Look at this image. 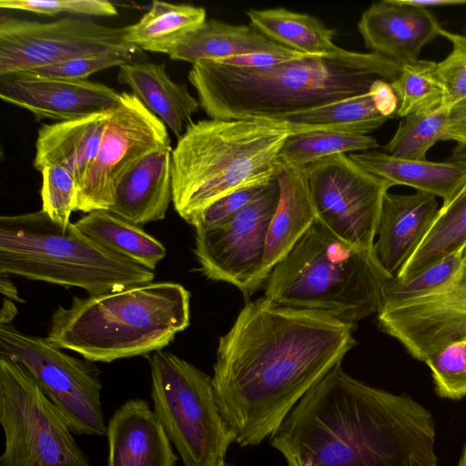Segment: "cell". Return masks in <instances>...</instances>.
<instances>
[{"mask_svg": "<svg viewBox=\"0 0 466 466\" xmlns=\"http://www.w3.org/2000/svg\"><path fill=\"white\" fill-rule=\"evenodd\" d=\"M303 55L304 54L299 52L294 54L253 53L234 56L215 61L233 66L266 67Z\"/></svg>", "mask_w": 466, "mask_h": 466, "instance_id": "cell-41", "label": "cell"}, {"mask_svg": "<svg viewBox=\"0 0 466 466\" xmlns=\"http://www.w3.org/2000/svg\"><path fill=\"white\" fill-rule=\"evenodd\" d=\"M379 147L368 135L332 130H315L290 135L279 154L278 162L298 167L309 166L326 157Z\"/></svg>", "mask_w": 466, "mask_h": 466, "instance_id": "cell-31", "label": "cell"}, {"mask_svg": "<svg viewBox=\"0 0 466 466\" xmlns=\"http://www.w3.org/2000/svg\"><path fill=\"white\" fill-rule=\"evenodd\" d=\"M246 15L250 25L291 50L310 56H337L346 51L334 44L335 31L309 15L283 7L250 9Z\"/></svg>", "mask_w": 466, "mask_h": 466, "instance_id": "cell-26", "label": "cell"}, {"mask_svg": "<svg viewBox=\"0 0 466 466\" xmlns=\"http://www.w3.org/2000/svg\"><path fill=\"white\" fill-rule=\"evenodd\" d=\"M448 109L442 106L406 116L384 150L395 157L427 160L428 150L444 140Z\"/></svg>", "mask_w": 466, "mask_h": 466, "instance_id": "cell-33", "label": "cell"}, {"mask_svg": "<svg viewBox=\"0 0 466 466\" xmlns=\"http://www.w3.org/2000/svg\"><path fill=\"white\" fill-rule=\"evenodd\" d=\"M217 466H228V465L224 461L220 462L219 464H218Z\"/></svg>", "mask_w": 466, "mask_h": 466, "instance_id": "cell-50", "label": "cell"}, {"mask_svg": "<svg viewBox=\"0 0 466 466\" xmlns=\"http://www.w3.org/2000/svg\"><path fill=\"white\" fill-rule=\"evenodd\" d=\"M279 192L275 177L261 198L231 218L213 228L196 229L194 252L207 278L230 283L246 296L258 289Z\"/></svg>", "mask_w": 466, "mask_h": 466, "instance_id": "cell-14", "label": "cell"}, {"mask_svg": "<svg viewBox=\"0 0 466 466\" xmlns=\"http://www.w3.org/2000/svg\"><path fill=\"white\" fill-rule=\"evenodd\" d=\"M117 80L129 86L153 114L178 139L191 123V116L200 107L184 84L174 82L165 63L129 62L119 67Z\"/></svg>", "mask_w": 466, "mask_h": 466, "instance_id": "cell-23", "label": "cell"}, {"mask_svg": "<svg viewBox=\"0 0 466 466\" xmlns=\"http://www.w3.org/2000/svg\"><path fill=\"white\" fill-rule=\"evenodd\" d=\"M0 355L21 364L59 410L73 433L106 436L99 369L68 355L47 338L0 325Z\"/></svg>", "mask_w": 466, "mask_h": 466, "instance_id": "cell-10", "label": "cell"}, {"mask_svg": "<svg viewBox=\"0 0 466 466\" xmlns=\"http://www.w3.org/2000/svg\"><path fill=\"white\" fill-rule=\"evenodd\" d=\"M137 51L126 41L123 27L103 25L90 17L47 23L10 16L0 20V76L80 57L119 55L132 60Z\"/></svg>", "mask_w": 466, "mask_h": 466, "instance_id": "cell-11", "label": "cell"}, {"mask_svg": "<svg viewBox=\"0 0 466 466\" xmlns=\"http://www.w3.org/2000/svg\"><path fill=\"white\" fill-rule=\"evenodd\" d=\"M465 254L466 246L406 281L390 279L384 286L380 308L413 299L446 283L460 270Z\"/></svg>", "mask_w": 466, "mask_h": 466, "instance_id": "cell-34", "label": "cell"}, {"mask_svg": "<svg viewBox=\"0 0 466 466\" xmlns=\"http://www.w3.org/2000/svg\"><path fill=\"white\" fill-rule=\"evenodd\" d=\"M17 314V309L14 301L4 298L3 306L0 311V325H11Z\"/></svg>", "mask_w": 466, "mask_h": 466, "instance_id": "cell-46", "label": "cell"}, {"mask_svg": "<svg viewBox=\"0 0 466 466\" xmlns=\"http://www.w3.org/2000/svg\"><path fill=\"white\" fill-rule=\"evenodd\" d=\"M74 224L102 247L151 270L166 256L160 241L109 210H93Z\"/></svg>", "mask_w": 466, "mask_h": 466, "instance_id": "cell-28", "label": "cell"}, {"mask_svg": "<svg viewBox=\"0 0 466 466\" xmlns=\"http://www.w3.org/2000/svg\"><path fill=\"white\" fill-rule=\"evenodd\" d=\"M106 466H175L178 457L162 424L142 399L127 400L107 424Z\"/></svg>", "mask_w": 466, "mask_h": 466, "instance_id": "cell-19", "label": "cell"}, {"mask_svg": "<svg viewBox=\"0 0 466 466\" xmlns=\"http://www.w3.org/2000/svg\"><path fill=\"white\" fill-rule=\"evenodd\" d=\"M109 117L106 112L44 124L38 130L33 165L42 171L56 166L69 172L79 187L95 160Z\"/></svg>", "mask_w": 466, "mask_h": 466, "instance_id": "cell-21", "label": "cell"}, {"mask_svg": "<svg viewBox=\"0 0 466 466\" xmlns=\"http://www.w3.org/2000/svg\"><path fill=\"white\" fill-rule=\"evenodd\" d=\"M382 331L416 360L425 361L446 344L466 336V273L413 299L377 313Z\"/></svg>", "mask_w": 466, "mask_h": 466, "instance_id": "cell-15", "label": "cell"}, {"mask_svg": "<svg viewBox=\"0 0 466 466\" xmlns=\"http://www.w3.org/2000/svg\"><path fill=\"white\" fill-rule=\"evenodd\" d=\"M448 161L458 165L466 173V144L457 143V146L453 149L452 155L451 156V157L449 158ZM464 191H466V180H465L463 187H461V189L460 190V192L457 194V196L455 198H457L459 195H461Z\"/></svg>", "mask_w": 466, "mask_h": 466, "instance_id": "cell-45", "label": "cell"}, {"mask_svg": "<svg viewBox=\"0 0 466 466\" xmlns=\"http://www.w3.org/2000/svg\"><path fill=\"white\" fill-rule=\"evenodd\" d=\"M466 246V191L440 210L422 241L395 279L406 281Z\"/></svg>", "mask_w": 466, "mask_h": 466, "instance_id": "cell-30", "label": "cell"}, {"mask_svg": "<svg viewBox=\"0 0 466 466\" xmlns=\"http://www.w3.org/2000/svg\"><path fill=\"white\" fill-rule=\"evenodd\" d=\"M170 142L166 125L155 114L132 93H120L109 109L98 153L79 187L76 210H108L125 174Z\"/></svg>", "mask_w": 466, "mask_h": 466, "instance_id": "cell-13", "label": "cell"}, {"mask_svg": "<svg viewBox=\"0 0 466 466\" xmlns=\"http://www.w3.org/2000/svg\"><path fill=\"white\" fill-rule=\"evenodd\" d=\"M400 69L383 56L346 50L266 67L202 60L192 65L188 80L209 118L274 120L366 94L376 80L393 82Z\"/></svg>", "mask_w": 466, "mask_h": 466, "instance_id": "cell-3", "label": "cell"}, {"mask_svg": "<svg viewBox=\"0 0 466 466\" xmlns=\"http://www.w3.org/2000/svg\"><path fill=\"white\" fill-rule=\"evenodd\" d=\"M201 6L154 1L135 24L123 27L126 41L139 50L170 55L206 21Z\"/></svg>", "mask_w": 466, "mask_h": 466, "instance_id": "cell-27", "label": "cell"}, {"mask_svg": "<svg viewBox=\"0 0 466 466\" xmlns=\"http://www.w3.org/2000/svg\"><path fill=\"white\" fill-rule=\"evenodd\" d=\"M390 86L398 98L396 113L400 116L444 106V90L435 62L417 59L401 64L400 73Z\"/></svg>", "mask_w": 466, "mask_h": 466, "instance_id": "cell-32", "label": "cell"}, {"mask_svg": "<svg viewBox=\"0 0 466 466\" xmlns=\"http://www.w3.org/2000/svg\"><path fill=\"white\" fill-rule=\"evenodd\" d=\"M358 28L371 53L400 64L417 60L424 46L441 30L428 9L401 0L374 2L362 13Z\"/></svg>", "mask_w": 466, "mask_h": 466, "instance_id": "cell-17", "label": "cell"}, {"mask_svg": "<svg viewBox=\"0 0 466 466\" xmlns=\"http://www.w3.org/2000/svg\"><path fill=\"white\" fill-rule=\"evenodd\" d=\"M0 275H15L89 296L151 282V270L102 247L73 223L63 227L39 210L0 218Z\"/></svg>", "mask_w": 466, "mask_h": 466, "instance_id": "cell-7", "label": "cell"}, {"mask_svg": "<svg viewBox=\"0 0 466 466\" xmlns=\"http://www.w3.org/2000/svg\"><path fill=\"white\" fill-rule=\"evenodd\" d=\"M356 324L328 313L248 302L219 338L212 384L234 442L260 444L356 344Z\"/></svg>", "mask_w": 466, "mask_h": 466, "instance_id": "cell-1", "label": "cell"}, {"mask_svg": "<svg viewBox=\"0 0 466 466\" xmlns=\"http://www.w3.org/2000/svg\"><path fill=\"white\" fill-rule=\"evenodd\" d=\"M460 271L466 273V254H465V256L463 258L462 265H461V267L460 268Z\"/></svg>", "mask_w": 466, "mask_h": 466, "instance_id": "cell-49", "label": "cell"}, {"mask_svg": "<svg viewBox=\"0 0 466 466\" xmlns=\"http://www.w3.org/2000/svg\"><path fill=\"white\" fill-rule=\"evenodd\" d=\"M172 151L153 150L127 171L108 210L137 226L162 220L172 201Z\"/></svg>", "mask_w": 466, "mask_h": 466, "instance_id": "cell-20", "label": "cell"}, {"mask_svg": "<svg viewBox=\"0 0 466 466\" xmlns=\"http://www.w3.org/2000/svg\"><path fill=\"white\" fill-rule=\"evenodd\" d=\"M0 291L5 296L13 301L24 302L19 297L18 291L15 284L10 280L7 275H0Z\"/></svg>", "mask_w": 466, "mask_h": 466, "instance_id": "cell-47", "label": "cell"}, {"mask_svg": "<svg viewBox=\"0 0 466 466\" xmlns=\"http://www.w3.org/2000/svg\"><path fill=\"white\" fill-rule=\"evenodd\" d=\"M275 177L279 185V199L268 228L258 289L264 284L274 266L316 221L304 167L278 162Z\"/></svg>", "mask_w": 466, "mask_h": 466, "instance_id": "cell-22", "label": "cell"}, {"mask_svg": "<svg viewBox=\"0 0 466 466\" xmlns=\"http://www.w3.org/2000/svg\"><path fill=\"white\" fill-rule=\"evenodd\" d=\"M0 7L45 15H55L60 13L86 17L117 15L116 6L106 0H1Z\"/></svg>", "mask_w": 466, "mask_h": 466, "instance_id": "cell-38", "label": "cell"}, {"mask_svg": "<svg viewBox=\"0 0 466 466\" xmlns=\"http://www.w3.org/2000/svg\"><path fill=\"white\" fill-rule=\"evenodd\" d=\"M404 4L425 8L466 5V0H401Z\"/></svg>", "mask_w": 466, "mask_h": 466, "instance_id": "cell-44", "label": "cell"}, {"mask_svg": "<svg viewBox=\"0 0 466 466\" xmlns=\"http://www.w3.org/2000/svg\"><path fill=\"white\" fill-rule=\"evenodd\" d=\"M444 140L466 144V97L449 107Z\"/></svg>", "mask_w": 466, "mask_h": 466, "instance_id": "cell-43", "label": "cell"}, {"mask_svg": "<svg viewBox=\"0 0 466 466\" xmlns=\"http://www.w3.org/2000/svg\"><path fill=\"white\" fill-rule=\"evenodd\" d=\"M390 279L373 251L343 241L316 220L274 266L263 297L279 306L318 310L357 324L378 313Z\"/></svg>", "mask_w": 466, "mask_h": 466, "instance_id": "cell-6", "label": "cell"}, {"mask_svg": "<svg viewBox=\"0 0 466 466\" xmlns=\"http://www.w3.org/2000/svg\"><path fill=\"white\" fill-rule=\"evenodd\" d=\"M270 182L238 190L217 200L197 216L190 225L195 229H205L223 223L261 198L268 189Z\"/></svg>", "mask_w": 466, "mask_h": 466, "instance_id": "cell-39", "label": "cell"}, {"mask_svg": "<svg viewBox=\"0 0 466 466\" xmlns=\"http://www.w3.org/2000/svg\"><path fill=\"white\" fill-rule=\"evenodd\" d=\"M120 93L97 82L41 76L27 71L0 76V97L37 121L74 120L110 109Z\"/></svg>", "mask_w": 466, "mask_h": 466, "instance_id": "cell-16", "label": "cell"}, {"mask_svg": "<svg viewBox=\"0 0 466 466\" xmlns=\"http://www.w3.org/2000/svg\"><path fill=\"white\" fill-rule=\"evenodd\" d=\"M190 322V293L163 281L133 285L86 298L53 312L48 340L92 362L162 350Z\"/></svg>", "mask_w": 466, "mask_h": 466, "instance_id": "cell-4", "label": "cell"}, {"mask_svg": "<svg viewBox=\"0 0 466 466\" xmlns=\"http://www.w3.org/2000/svg\"><path fill=\"white\" fill-rule=\"evenodd\" d=\"M387 119L378 112L370 94L366 93L274 120L286 123L292 134L332 130L367 135L380 127Z\"/></svg>", "mask_w": 466, "mask_h": 466, "instance_id": "cell-29", "label": "cell"}, {"mask_svg": "<svg viewBox=\"0 0 466 466\" xmlns=\"http://www.w3.org/2000/svg\"><path fill=\"white\" fill-rule=\"evenodd\" d=\"M368 93L381 116L389 118L397 112L398 98L390 83L381 79L376 80Z\"/></svg>", "mask_w": 466, "mask_h": 466, "instance_id": "cell-42", "label": "cell"}, {"mask_svg": "<svg viewBox=\"0 0 466 466\" xmlns=\"http://www.w3.org/2000/svg\"><path fill=\"white\" fill-rule=\"evenodd\" d=\"M253 53L298 52L270 40L252 25L206 20L177 46L169 57L193 65L202 60H220Z\"/></svg>", "mask_w": 466, "mask_h": 466, "instance_id": "cell-25", "label": "cell"}, {"mask_svg": "<svg viewBox=\"0 0 466 466\" xmlns=\"http://www.w3.org/2000/svg\"><path fill=\"white\" fill-rule=\"evenodd\" d=\"M349 157L366 171L389 182L391 187L409 186L417 191L441 198V208H445L452 201L466 180L465 171L450 161L412 160L376 151L350 153Z\"/></svg>", "mask_w": 466, "mask_h": 466, "instance_id": "cell-24", "label": "cell"}, {"mask_svg": "<svg viewBox=\"0 0 466 466\" xmlns=\"http://www.w3.org/2000/svg\"><path fill=\"white\" fill-rule=\"evenodd\" d=\"M0 466H92L59 410L17 361L0 355Z\"/></svg>", "mask_w": 466, "mask_h": 466, "instance_id": "cell-9", "label": "cell"}, {"mask_svg": "<svg viewBox=\"0 0 466 466\" xmlns=\"http://www.w3.org/2000/svg\"><path fill=\"white\" fill-rule=\"evenodd\" d=\"M154 412L184 466H217L233 436L215 397L212 377L171 352L149 359Z\"/></svg>", "mask_w": 466, "mask_h": 466, "instance_id": "cell-8", "label": "cell"}, {"mask_svg": "<svg viewBox=\"0 0 466 466\" xmlns=\"http://www.w3.org/2000/svg\"><path fill=\"white\" fill-rule=\"evenodd\" d=\"M303 167L316 220L343 241L372 251L383 198L391 185L347 154Z\"/></svg>", "mask_w": 466, "mask_h": 466, "instance_id": "cell-12", "label": "cell"}, {"mask_svg": "<svg viewBox=\"0 0 466 466\" xmlns=\"http://www.w3.org/2000/svg\"><path fill=\"white\" fill-rule=\"evenodd\" d=\"M431 412L337 364L269 437L287 466H437Z\"/></svg>", "mask_w": 466, "mask_h": 466, "instance_id": "cell-2", "label": "cell"}, {"mask_svg": "<svg viewBox=\"0 0 466 466\" xmlns=\"http://www.w3.org/2000/svg\"><path fill=\"white\" fill-rule=\"evenodd\" d=\"M129 62L132 60L123 56L106 55L71 59L27 72L41 76L79 81L86 80L100 70L114 66L120 67Z\"/></svg>", "mask_w": 466, "mask_h": 466, "instance_id": "cell-40", "label": "cell"}, {"mask_svg": "<svg viewBox=\"0 0 466 466\" xmlns=\"http://www.w3.org/2000/svg\"><path fill=\"white\" fill-rule=\"evenodd\" d=\"M436 198L420 191L384 196L372 251L390 278L396 277L434 221L441 208Z\"/></svg>", "mask_w": 466, "mask_h": 466, "instance_id": "cell-18", "label": "cell"}, {"mask_svg": "<svg viewBox=\"0 0 466 466\" xmlns=\"http://www.w3.org/2000/svg\"><path fill=\"white\" fill-rule=\"evenodd\" d=\"M424 362L438 396L451 400L466 397V336L446 344Z\"/></svg>", "mask_w": 466, "mask_h": 466, "instance_id": "cell-35", "label": "cell"}, {"mask_svg": "<svg viewBox=\"0 0 466 466\" xmlns=\"http://www.w3.org/2000/svg\"><path fill=\"white\" fill-rule=\"evenodd\" d=\"M289 126L268 119L191 122L172 151V202L188 224L238 190L275 178Z\"/></svg>", "mask_w": 466, "mask_h": 466, "instance_id": "cell-5", "label": "cell"}, {"mask_svg": "<svg viewBox=\"0 0 466 466\" xmlns=\"http://www.w3.org/2000/svg\"><path fill=\"white\" fill-rule=\"evenodd\" d=\"M441 35L452 44V50L437 63V73L444 90V106L448 108L466 97V35L441 28Z\"/></svg>", "mask_w": 466, "mask_h": 466, "instance_id": "cell-37", "label": "cell"}, {"mask_svg": "<svg viewBox=\"0 0 466 466\" xmlns=\"http://www.w3.org/2000/svg\"><path fill=\"white\" fill-rule=\"evenodd\" d=\"M41 174V210L66 227L70 223L71 213L76 210L79 186L69 172L59 167H46Z\"/></svg>", "mask_w": 466, "mask_h": 466, "instance_id": "cell-36", "label": "cell"}, {"mask_svg": "<svg viewBox=\"0 0 466 466\" xmlns=\"http://www.w3.org/2000/svg\"><path fill=\"white\" fill-rule=\"evenodd\" d=\"M458 466H466V443L463 448Z\"/></svg>", "mask_w": 466, "mask_h": 466, "instance_id": "cell-48", "label": "cell"}]
</instances>
